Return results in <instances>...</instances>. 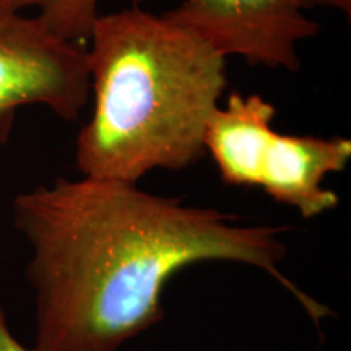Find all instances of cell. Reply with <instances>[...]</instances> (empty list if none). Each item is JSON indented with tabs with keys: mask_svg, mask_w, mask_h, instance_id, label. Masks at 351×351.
I'll use <instances>...</instances> for the list:
<instances>
[{
	"mask_svg": "<svg viewBox=\"0 0 351 351\" xmlns=\"http://www.w3.org/2000/svg\"><path fill=\"white\" fill-rule=\"evenodd\" d=\"M12 212L32 249L34 351H119L165 319L169 280L202 262L254 267L274 276L314 324L330 315L280 269L289 228L241 225L217 208L88 176L19 194Z\"/></svg>",
	"mask_w": 351,
	"mask_h": 351,
	"instance_id": "6da1fadb",
	"label": "cell"
},
{
	"mask_svg": "<svg viewBox=\"0 0 351 351\" xmlns=\"http://www.w3.org/2000/svg\"><path fill=\"white\" fill-rule=\"evenodd\" d=\"M88 43L93 112L77 137L82 176L138 184L205 156V130L228 86L226 57L135 5L99 13Z\"/></svg>",
	"mask_w": 351,
	"mask_h": 351,
	"instance_id": "7a4b0ae2",
	"label": "cell"
},
{
	"mask_svg": "<svg viewBox=\"0 0 351 351\" xmlns=\"http://www.w3.org/2000/svg\"><path fill=\"white\" fill-rule=\"evenodd\" d=\"M275 116L270 101L239 91H231L225 106L215 109L205 130V155L221 181L262 189L306 219L337 208L339 194L324 182L346 168L351 140L280 134L274 129Z\"/></svg>",
	"mask_w": 351,
	"mask_h": 351,
	"instance_id": "3957f363",
	"label": "cell"
},
{
	"mask_svg": "<svg viewBox=\"0 0 351 351\" xmlns=\"http://www.w3.org/2000/svg\"><path fill=\"white\" fill-rule=\"evenodd\" d=\"M90 99L86 47L0 0V147L20 108L39 104L73 122Z\"/></svg>",
	"mask_w": 351,
	"mask_h": 351,
	"instance_id": "277c9868",
	"label": "cell"
},
{
	"mask_svg": "<svg viewBox=\"0 0 351 351\" xmlns=\"http://www.w3.org/2000/svg\"><path fill=\"white\" fill-rule=\"evenodd\" d=\"M314 0H182L163 16L191 29L223 57L298 72V46L320 32Z\"/></svg>",
	"mask_w": 351,
	"mask_h": 351,
	"instance_id": "5b68a950",
	"label": "cell"
},
{
	"mask_svg": "<svg viewBox=\"0 0 351 351\" xmlns=\"http://www.w3.org/2000/svg\"><path fill=\"white\" fill-rule=\"evenodd\" d=\"M13 10H36V16L52 33L67 41L83 44L90 39L91 29L99 16V0H3ZM148 0H130L142 7Z\"/></svg>",
	"mask_w": 351,
	"mask_h": 351,
	"instance_id": "8992f818",
	"label": "cell"
},
{
	"mask_svg": "<svg viewBox=\"0 0 351 351\" xmlns=\"http://www.w3.org/2000/svg\"><path fill=\"white\" fill-rule=\"evenodd\" d=\"M0 351H34L33 348H28V346L21 343L15 337V333L12 332L7 313L2 304H0Z\"/></svg>",
	"mask_w": 351,
	"mask_h": 351,
	"instance_id": "52a82bcc",
	"label": "cell"
},
{
	"mask_svg": "<svg viewBox=\"0 0 351 351\" xmlns=\"http://www.w3.org/2000/svg\"><path fill=\"white\" fill-rule=\"evenodd\" d=\"M314 7H333L351 20V0H314Z\"/></svg>",
	"mask_w": 351,
	"mask_h": 351,
	"instance_id": "ba28073f",
	"label": "cell"
}]
</instances>
